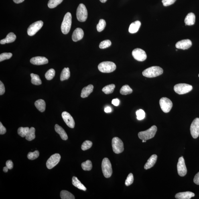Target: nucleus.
I'll return each mask as SVG.
<instances>
[{
	"label": "nucleus",
	"instance_id": "1a4fd4ad",
	"mask_svg": "<svg viewBox=\"0 0 199 199\" xmlns=\"http://www.w3.org/2000/svg\"><path fill=\"white\" fill-rule=\"evenodd\" d=\"M161 110L165 113L170 112L173 107V103L171 100L167 97H162L159 101Z\"/></svg>",
	"mask_w": 199,
	"mask_h": 199
},
{
	"label": "nucleus",
	"instance_id": "412c9836",
	"mask_svg": "<svg viewBox=\"0 0 199 199\" xmlns=\"http://www.w3.org/2000/svg\"><path fill=\"white\" fill-rule=\"evenodd\" d=\"M157 158V156L156 155H152L145 165L144 169L147 170L153 167L156 163Z\"/></svg>",
	"mask_w": 199,
	"mask_h": 199
},
{
	"label": "nucleus",
	"instance_id": "f3484780",
	"mask_svg": "<svg viewBox=\"0 0 199 199\" xmlns=\"http://www.w3.org/2000/svg\"><path fill=\"white\" fill-rule=\"evenodd\" d=\"M30 61L33 65L40 66L48 64V60L45 57H36L31 58Z\"/></svg>",
	"mask_w": 199,
	"mask_h": 199
},
{
	"label": "nucleus",
	"instance_id": "a878e982",
	"mask_svg": "<svg viewBox=\"0 0 199 199\" xmlns=\"http://www.w3.org/2000/svg\"><path fill=\"white\" fill-rule=\"evenodd\" d=\"M35 105L39 111L43 112L46 110V104L44 100L39 99L35 102Z\"/></svg>",
	"mask_w": 199,
	"mask_h": 199
},
{
	"label": "nucleus",
	"instance_id": "6ab92c4d",
	"mask_svg": "<svg viewBox=\"0 0 199 199\" xmlns=\"http://www.w3.org/2000/svg\"><path fill=\"white\" fill-rule=\"evenodd\" d=\"M195 196L194 193L190 192H179L175 196L177 199H190Z\"/></svg>",
	"mask_w": 199,
	"mask_h": 199
},
{
	"label": "nucleus",
	"instance_id": "9d476101",
	"mask_svg": "<svg viewBox=\"0 0 199 199\" xmlns=\"http://www.w3.org/2000/svg\"><path fill=\"white\" fill-rule=\"evenodd\" d=\"M43 21L41 20L36 21L29 25L27 29V34L32 36L38 32L43 26Z\"/></svg>",
	"mask_w": 199,
	"mask_h": 199
},
{
	"label": "nucleus",
	"instance_id": "c85d7f7f",
	"mask_svg": "<svg viewBox=\"0 0 199 199\" xmlns=\"http://www.w3.org/2000/svg\"><path fill=\"white\" fill-rule=\"evenodd\" d=\"M31 83L35 85H39L42 84V81L38 75L31 74Z\"/></svg>",
	"mask_w": 199,
	"mask_h": 199
},
{
	"label": "nucleus",
	"instance_id": "7c9ffc66",
	"mask_svg": "<svg viewBox=\"0 0 199 199\" xmlns=\"http://www.w3.org/2000/svg\"><path fill=\"white\" fill-rule=\"evenodd\" d=\"M35 130L34 127H32L29 129L28 133L25 136V139L28 141H32L34 139L35 137Z\"/></svg>",
	"mask_w": 199,
	"mask_h": 199
},
{
	"label": "nucleus",
	"instance_id": "473e14b6",
	"mask_svg": "<svg viewBox=\"0 0 199 199\" xmlns=\"http://www.w3.org/2000/svg\"><path fill=\"white\" fill-rule=\"evenodd\" d=\"M115 87V84H109L104 87L102 89V91L106 94H111L113 92Z\"/></svg>",
	"mask_w": 199,
	"mask_h": 199
},
{
	"label": "nucleus",
	"instance_id": "39448f33",
	"mask_svg": "<svg viewBox=\"0 0 199 199\" xmlns=\"http://www.w3.org/2000/svg\"><path fill=\"white\" fill-rule=\"evenodd\" d=\"M102 168L104 176L106 178H110L111 176L113 170L111 162L107 158H104L102 161Z\"/></svg>",
	"mask_w": 199,
	"mask_h": 199
},
{
	"label": "nucleus",
	"instance_id": "b1692460",
	"mask_svg": "<svg viewBox=\"0 0 199 199\" xmlns=\"http://www.w3.org/2000/svg\"><path fill=\"white\" fill-rule=\"evenodd\" d=\"M141 25V23L139 21H136L132 23L129 27V32L131 34L136 33L138 31Z\"/></svg>",
	"mask_w": 199,
	"mask_h": 199
},
{
	"label": "nucleus",
	"instance_id": "6e6d98bb",
	"mask_svg": "<svg viewBox=\"0 0 199 199\" xmlns=\"http://www.w3.org/2000/svg\"><path fill=\"white\" fill-rule=\"evenodd\" d=\"M100 1L102 3H105L107 1V0H100Z\"/></svg>",
	"mask_w": 199,
	"mask_h": 199
},
{
	"label": "nucleus",
	"instance_id": "8fccbe9b",
	"mask_svg": "<svg viewBox=\"0 0 199 199\" xmlns=\"http://www.w3.org/2000/svg\"><path fill=\"white\" fill-rule=\"evenodd\" d=\"M194 182L195 184L199 185V172L197 173L196 176H195Z\"/></svg>",
	"mask_w": 199,
	"mask_h": 199
},
{
	"label": "nucleus",
	"instance_id": "e433bc0d",
	"mask_svg": "<svg viewBox=\"0 0 199 199\" xmlns=\"http://www.w3.org/2000/svg\"><path fill=\"white\" fill-rule=\"evenodd\" d=\"M56 72L53 69H51L49 70L45 74V77L47 80H52L55 76Z\"/></svg>",
	"mask_w": 199,
	"mask_h": 199
},
{
	"label": "nucleus",
	"instance_id": "7ed1b4c3",
	"mask_svg": "<svg viewBox=\"0 0 199 199\" xmlns=\"http://www.w3.org/2000/svg\"><path fill=\"white\" fill-rule=\"evenodd\" d=\"M72 25V15L70 12L65 15L61 26V29L63 34H67L70 32Z\"/></svg>",
	"mask_w": 199,
	"mask_h": 199
},
{
	"label": "nucleus",
	"instance_id": "5fc2aeb1",
	"mask_svg": "<svg viewBox=\"0 0 199 199\" xmlns=\"http://www.w3.org/2000/svg\"><path fill=\"white\" fill-rule=\"evenodd\" d=\"M9 169L7 168V167L6 166V167H4L3 169V171L5 173H7V172L8 170Z\"/></svg>",
	"mask_w": 199,
	"mask_h": 199
},
{
	"label": "nucleus",
	"instance_id": "f8f14e48",
	"mask_svg": "<svg viewBox=\"0 0 199 199\" xmlns=\"http://www.w3.org/2000/svg\"><path fill=\"white\" fill-rule=\"evenodd\" d=\"M132 55L135 60L139 61H143L147 58L145 51L140 48L135 49L132 52Z\"/></svg>",
	"mask_w": 199,
	"mask_h": 199
},
{
	"label": "nucleus",
	"instance_id": "49530a36",
	"mask_svg": "<svg viewBox=\"0 0 199 199\" xmlns=\"http://www.w3.org/2000/svg\"><path fill=\"white\" fill-rule=\"evenodd\" d=\"M5 88L4 85L1 81H0V95H2L5 93Z\"/></svg>",
	"mask_w": 199,
	"mask_h": 199
},
{
	"label": "nucleus",
	"instance_id": "5701e85b",
	"mask_svg": "<svg viewBox=\"0 0 199 199\" xmlns=\"http://www.w3.org/2000/svg\"><path fill=\"white\" fill-rule=\"evenodd\" d=\"M55 129L57 133L60 135L61 139L66 141L68 139L67 135L64 129L62 127L58 124H56L55 126Z\"/></svg>",
	"mask_w": 199,
	"mask_h": 199
},
{
	"label": "nucleus",
	"instance_id": "72a5a7b5",
	"mask_svg": "<svg viewBox=\"0 0 199 199\" xmlns=\"http://www.w3.org/2000/svg\"><path fill=\"white\" fill-rule=\"evenodd\" d=\"M82 168L84 171H90L92 168V161L90 160L86 161L85 162L82 163Z\"/></svg>",
	"mask_w": 199,
	"mask_h": 199
},
{
	"label": "nucleus",
	"instance_id": "c9c22d12",
	"mask_svg": "<svg viewBox=\"0 0 199 199\" xmlns=\"http://www.w3.org/2000/svg\"><path fill=\"white\" fill-rule=\"evenodd\" d=\"M29 127H20L18 129L17 132L18 134L21 137H25L26 136L27 133L29 130Z\"/></svg>",
	"mask_w": 199,
	"mask_h": 199
},
{
	"label": "nucleus",
	"instance_id": "58836bf2",
	"mask_svg": "<svg viewBox=\"0 0 199 199\" xmlns=\"http://www.w3.org/2000/svg\"><path fill=\"white\" fill-rule=\"evenodd\" d=\"M92 145L93 143L91 141L88 140L86 141L83 143L81 146V149L83 151L87 150L91 148Z\"/></svg>",
	"mask_w": 199,
	"mask_h": 199
},
{
	"label": "nucleus",
	"instance_id": "4c0bfd02",
	"mask_svg": "<svg viewBox=\"0 0 199 199\" xmlns=\"http://www.w3.org/2000/svg\"><path fill=\"white\" fill-rule=\"evenodd\" d=\"M106 22L104 19H100L97 25V29L98 32H101L105 29Z\"/></svg>",
	"mask_w": 199,
	"mask_h": 199
},
{
	"label": "nucleus",
	"instance_id": "f257e3e1",
	"mask_svg": "<svg viewBox=\"0 0 199 199\" xmlns=\"http://www.w3.org/2000/svg\"><path fill=\"white\" fill-rule=\"evenodd\" d=\"M163 72V69L160 67L153 66L146 69L142 72V75L146 77L152 78L161 75Z\"/></svg>",
	"mask_w": 199,
	"mask_h": 199
},
{
	"label": "nucleus",
	"instance_id": "09e8293b",
	"mask_svg": "<svg viewBox=\"0 0 199 199\" xmlns=\"http://www.w3.org/2000/svg\"><path fill=\"white\" fill-rule=\"evenodd\" d=\"M6 166L9 169H11L13 168V164L12 161L11 160H8L7 161L6 163Z\"/></svg>",
	"mask_w": 199,
	"mask_h": 199
},
{
	"label": "nucleus",
	"instance_id": "9b49d317",
	"mask_svg": "<svg viewBox=\"0 0 199 199\" xmlns=\"http://www.w3.org/2000/svg\"><path fill=\"white\" fill-rule=\"evenodd\" d=\"M61 158V156L58 153H56L51 156L47 161V168L51 169L56 166L60 162Z\"/></svg>",
	"mask_w": 199,
	"mask_h": 199
},
{
	"label": "nucleus",
	"instance_id": "bb28decb",
	"mask_svg": "<svg viewBox=\"0 0 199 199\" xmlns=\"http://www.w3.org/2000/svg\"><path fill=\"white\" fill-rule=\"evenodd\" d=\"M72 183L73 185L76 188L80 189V190L86 191V188L83 184L80 182L78 179L76 177H73L72 179Z\"/></svg>",
	"mask_w": 199,
	"mask_h": 199
},
{
	"label": "nucleus",
	"instance_id": "4468645a",
	"mask_svg": "<svg viewBox=\"0 0 199 199\" xmlns=\"http://www.w3.org/2000/svg\"><path fill=\"white\" fill-rule=\"evenodd\" d=\"M177 171L179 176L183 177L186 176L187 173V169L185 161L183 156L179 158L177 165Z\"/></svg>",
	"mask_w": 199,
	"mask_h": 199
},
{
	"label": "nucleus",
	"instance_id": "4be33fe9",
	"mask_svg": "<svg viewBox=\"0 0 199 199\" xmlns=\"http://www.w3.org/2000/svg\"><path fill=\"white\" fill-rule=\"evenodd\" d=\"M16 38V36L14 33H10L7 35L5 39H2L0 41V43L1 44H4L6 43H10L13 42Z\"/></svg>",
	"mask_w": 199,
	"mask_h": 199
},
{
	"label": "nucleus",
	"instance_id": "c756f323",
	"mask_svg": "<svg viewBox=\"0 0 199 199\" xmlns=\"http://www.w3.org/2000/svg\"><path fill=\"white\" fill-rule=\"evenodd\" d=\"M132 90L129 86L127 84L123 86L120 90V93L122 95H127L130 94L133 92Z\"/></svg>",
	"mask_w": 199,
	"mask_h": 199
},
{
	"label": "nucleus",
	"instance_id": "ea45409f",
	"mask_svg": "<svg viewBox=\"0 0 199 199\" xmlns=\"http://www.w3.org/2000/svg\"><path fill=\"white\" fill-rule=\"evenodd\" d=\"M39 156V152L38 151H35L34 152H29L27 155V158L31 160H34L38 158Z\"/></svg>",
	"mask_w": 199,
	"mask_h": 199
},
{
	"label": "nucleus",
	"instance_id": "2eb2a0df",
	"mask_svg": "<svg viewBox=\"0 0 199 199\" xmlns=\"http://www.w3.org/2000/svg\"><path fill=\"white\" fill-rule=\"evenodd\" d=\"M63 120L69 127L73 129L75 127V122L73 118L70 113L66 111L63 112L62 114Z\"/></svg>",
	"mask_w": 199,
	"mask_h": 199
},
{
	"label": "nucleus",
	"instance_id": "0eeeda50",
	"mask_svg": "<svg viewBox=\"0 0 199 199\" xmlns=\"http://www.w3.org/2000/svg\"><path fill=\"white\" fill-rule=\"evenodd\" d=\"M112 146L114 152L116 154L123 152L124 150L123 142L119 138H113L112 140Z\"/></svg>",
	"mask_w": 199,
	"mask_h": 199
},
{
	"label": "nucleus",
	"instance_id": "a19ab883",
	"mask_svg": "<svg viewBox=\"0 0 199 199\" xmlns=\"http://www.w3.org/2000/svg\"><path fill=\"white\" fill-rule=\"evenodd\" d=\"M111 41L109 40H105L102 41L99 45V48L100 49H105L111 46Z\"/></svg>",
	"mask_w": 199,
	"mask_h": 199
},
{
	"label": "nucleus",
	"instance_id": "603ef678",
	"mask_svg": "<svg viewBox=\"0 0 199 199\" xmlns=\"http://www.w3.org/2000/svg\"><path fill=\"white\" fill-rule=\"evenodd\" d=\"M104 111L106 113H110L111 111V108L109 107H106L104 109Z\"/></svg>",
	"mask_w": 199,
	"mask_h": 199
},
{
	"label": "nucleus",
	"instance_id": "f03ea898",
	"mask_svg": "<svg viewBox=\"0 0 199 199\" xmlns=\"http://www.w3.org/2000/svg\"><path fill=\"white\" fill-rule=\"evenodd\" d=\"M157 131L156 126L153 125L146 131L139 132L138 136L139 139L142 140L147 141L154 137Z\"/></svg>",
	"mask_w": 199,
	"mask_h": 199
},
{
	"label": "nucleus",
	"instance_id": "37998d69",
	"mask_svg": "<svg viewBox=\"0 0 199 199\" xmlns=\"http://www.w3.org/2000/svg\"><path fill=\"white\" fill-rule=\"evenodd\" d=\"M133 180L134 178L133 174L131 173H129L125 180V184L126 186H129L133 184Z\"/></svg>",
	"mask_w": 199,
	"mask_h": 199
},
{
	"label": "nucleus",
	"instance_id": "4d7b16f0",
	"mask_svg": "<svg viewBox=\"0 0 199 199\" xmlns=\"http://www.w3.org/2000/svg\"><path fill=\"white\" fill-rule=\"evenodd\" d=\"M147 141L142 140V142H146Z\"/></svg>",
	"mask_w": 199,
	"mask_h": 199
},
{
	"label": "nucleus",
	"instance_id": "2f4dec72",
	"mask_svg": "<svg viewBox=\"0 0 199 199\" xmlns=\"http://www.w3.org/2000/svg\"><path fill=\"white\" fill-rule=\"evenodd\" d=\"M60 197L62 199H75L73 195L66 190H62L60 193Z\"/></svg>",
	"mask_w": 199,
	"mask_h": 199
},
{
	"label": "nucleus",
	"instance_id": "dca6fc26",
	"mask_svg": "<svg viewBox=\"0 0 199 199\" xmlns=\"http://www.w3.org/2000/svg\"><path fill=\"white\" fill-rule=\"evenodd\" d=\"M192 42L190 40L185 39L177 42L176 44V47L177 49L185 50L190 48L192 47Z\"/></svg>",
	"mask_w": 199,
	"mask_h": 199
},
{
	"label": "nucleus",
	"instance_id": "6e6552de",
	"mask_svg": "<svg viewBox=\"0 0 199 199\" xmlns=\"http://www.w3.org/2000/svg\"><path fill=\"white\" fill-rule=\"evenodd\" d=\"M192 86L190 84H179L174 86V90L179 94H183L188 93L192 91Z\"/></svg>",
	"mask_w": 199,
	"mask_h": 199
},
{
	"label": "nucleus",
	"instance_id": "f704fd0d",
	"mask_svg": "<svg viewBox=\"0 0 199 199\" xmlns=\"http://www.w3.org/2000/svg\"><path fill=\"white\" fill-rule=\"evenodd\" d=\"M63 1V0H50L48 4V7L51 9L54 8L61 3Z\"/></svg>",
	"mask_w": 199,
	"mask_h": 199
},
{
	"label": "nucleus",
	"instance_id": "a211bd4d",
	"mask_svg": "<svg viewBox=\"0 0 199 199\" xmlns=\"http://www.w3.org/2000/svg\"><path fill=\"white\" fill-rule=\"evenodd\" d=\"M84 36V31L82 29L76 28L74 31L72 35V39L74 42L79 41L83 38Z\"/></svg>",
	"mask_w": 199,
	"mask_h": 199
},
{
	"label": "nucleus",
	"instance_id": "ddd939ff",
	"mask_svg": "<svg viewBox=\"0 0 199 199\" xmlns=\"http://www.w3.org/2000/svg\"><path fill=\"white\" fill-rule=\"evenodd\" d=\"M191 135L194 139H196L199 136V118H197L192 121L190 126Z\"/></svg>",
	"mask_w": 199,
	"mask_h": 199
},
{
	"label": "nucleus",
	"instance_id": "aec40b11",
	"mask_svg": "<svg viewBox=\"0 0 199 199\" xmlns=\"http://www.w3.org/2000/svg\"><path fill=\"white\" fill-rule=\"evenodd\" d=\"M94 86L92 84H89L83 88L81 97L83 98L87 97L93 91Z\"/></svg>",
	"mask_w": 199,
	"mask_h": 199
},
{
	"label": "nucleus",
	"instance_id": "79ce46f5",
	"mask_svg": "<svg viewBox=\"0 0 199 199\" xmlns=\"http://www.w3.org/2000/svg\"><path fill=\"white\" fill-rule=\"evenodd\" d=\"M12 56L11 53H3L0 55V62L10 59Z\"/></svg>",
	"mask_w": 199,
	"mask_h": 199
},
{
	"label": "nucleus",
	"instance_id": "de8ad7c7",
	"mask_svg": "<svg viewBox=\"0 0 199 199\" xmlns=\"http://www.w3.org/2000/svg\"><path fill=\"white\" fill-rule=\"evenodd\" d=\"M7 132V129L6 128L4 127L1 122L0 123V134L1 135L4 134Z\"/></svg>",
	"mask_w": 199,
	"mask_h": 199
},
{
	"label": "nucleus",
	"instance_id": "c03bdc74",
	"mask_svg": "<svg viewBox=\"0 0 199 199\" xmlns=\"http://www.w3.org/2000/svg\"><path fill=\"white\" fill-rule=\"evenodd\" d=\"M145 112L143 110L140 109L136 112L137 119L138 120H141L144 119L145 117Z\"/></svg>",
	"mask_w": 199,
	"mask_h": 199
},
{
	"label": "nucleus",
	"instance_id": "3c124183",
	"mask_svg": "<svg viewBox=\"0 0 199 199\" xmlns=\"http://www.w3.org/2000/svg\"><path fill=\"white\" fill-rule=\"evenodd\" d=\"M112 104L114 106H117L119 105L120 100L117 98H115L112 100Z\"/></svg>",
	"mask_w": 199,
	"mask_h": 199
},
{
	"label": "nucleus",
	"instance_id": "864d4df0",
	"mask_svg": "<svg viewBox=\"0 0 199 199\" xmlns=\"http://www.w3.org/2000/svg\"><path fill=\"white\" fill-rule=\"evenodd\" d=\"M25 0H13L15 3L18 4L23 2Z\"/></svg>",
	"mask_w": 199,
	"mask_h": 199
},
{
	"label": "nucleus",
	"instance_id": "cd10ccee",
	"mask_svg": "<svg viewBox=\"0 0 199 199\" xmlns=\"http://www.w3.org/2000/svg\"><path fill=\"white\" fill-rule=\"evenodd\" d=\"M70 77V69L68 68H65L63 69L60 76V80L61 81L68 80Z\"/></svg>",
	"mask_w": 199,
	"mask_h": 199
},
{
	"label": "nucleus",
	"instance_id": "20e7f679",
	"mask_svg": "<svg viewBox=\"0 0 199 199\" xmlns=\"http://www.w3.org/2000/svg\"><path fill=\"white\" fill-rule=\"evenodd\" d=\"M98 68L100 71L102 73H111L116 70V65L113 62L105 61L100 63Z\"/></svg>",
	"mask_w": 199,
	"mask_h": 199
},
{
	"label": "nucleus",
	"instance_id": "13d9d810",
	"mask_svg": "<svg viewBox=\"0 0 199 199\" xmlns=\"http://www.w3.org/2000/svg\"><path fill=\"white\" fill-rule=\"evenodd\" d=\"M198 76H199V75H198Z\"/></svg>",
	"mask_w": 199,
	"mask_h": 199
},
{
	"label": "nucleus",
	"instance_id": "393cba45",
	"mask_svg": "<svg viewBox=\"0 0 199 199\" xmlns=\"http://www.w3.org/2000/svg\"><path fill=\"white\" fill-rule=\"evenodd\" d=\"M196 21V16L194 13H189L185 18L184 22L186 25H194Z\"/></svg>",
	"mask_w": 199,
	"mask_h": 199
},
{
	"label": "nucleus",
	"instance_id": "423d86ee",
	"mask_svg": "<svg viewBox=\"0 0 199 199\" xmlns=\"http://www.w3.org/2000/svg\"><path fill=\"white\" fill-rule=\"evenodd\" d=\"M88 13L85 6L81 3L79 5L76 11V17L80 22H84L87 19Z\"/></svg>",
	"mask_w": 199,
	"mask_h": 199
},
{
	"label": "nucleus",
	"instance_id": "a18cd8bd",
	"mask_svg": "<svg viewBox=\"0 0 199 199\" xmlns=\"http://www.w3.org/2000/svg\"><path fill=\"white\" fill-rule=\"evenodd\" d=\"M176 1V0H162V2L163 6L167 7L172 5Z\"/></svg>",
	"mask_w": 199,
	"mask_h": 199
}]
</instances>
